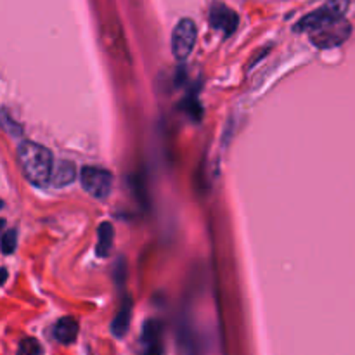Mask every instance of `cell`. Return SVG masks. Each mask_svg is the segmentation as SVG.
<instances>
[{
    "label": "cell",
    "instance_id": "cell-1",
    "mask_svg": "<svg viewBox=\"0 0 355 355\" xmlns=\"http://www.w3.org/2000/svg\"><path fill=\"white\" fill-rule=\"evenodd\" d=\"M17 159H19L21 170L30 184L37 187H45L52 180L54 158L45 146L23 141L17 146Z\"/></svg>",
    "mask_w": 355,
    "mask_h": 355
},
{
    "label": "cell",
    "instance_id": "cell-2",
    "mask_svg": "<svg viewBox=\"0 0 355 355\" xmlns=\"http://www.w3.org/2000/svg\"><path fill=\"white\" fill-rule=\"evenodd\" d=\"M349 0H329L324 6L319 9L312 10L307 16L302 17L297 24H295V31H314L318 28L324 26V24L333 23V21L343 19L347 9H349Z\"/></svg>",
    "mask_w": 355,
    "mask_h": 355
},
{
    "label": "cell",
    "instance_id": "cell-3",
    "mask_svg": "<svg viewBox=\"0 0 355 355\" xmlns=\"http://www.w3.org/2000/svg\"><path fill=\"white\" fill-rule=\"evenodd\" d=\"M350 35H352V24L343 17V19L333 21V23H328L324 26L318 28V30L311 31L309 38H311L314 47L333 49L349 40Z\"/></svg>",
    "mask_w": 355,
    "mask_h": 355
},
{
    "label": "cell",
    "instance_id": "cell-4",
    "mask_svg": "<svg viewBox=\"0 0 355 355\" xmlns=\"http://www.w3.org/2000/svg\"><path fill=\"white\" fill-rule=\"evenodd\" d=\"M198 30L196 24L189 17H184L175 24L172 31V54L173 58L184 61L193 52L194 44H196Z\"/></svg>",
    "mask_w": 355,
    "mask_h": 355
},
{
    "label": "cell",
    "instance_id": "cell-5",
    "mask_svg": "<svg viewBox=\"0 0 355 355\" xmlns=\"http://www.w3.org/2000/svg\"><path fill=\"white\" fill-rule=\"evenodd\" d=\"M82 187L97 200H104L110 196L113 187V175L107 170L97 168V166H83L80 172Z\"/></svg>",
    "mask_w": 355,
    "mask_h": 355
},
{
    "label": "cell",
    "instance_id": "cell-6",
    "mask_svg": "<svg viewBox=\"0 0 355 355\" xmlns=\"http://www.w3.org/2000/svg\"><path fill=\"white\" fill-rule=\"evenodd\" d=\"M210 24L215 28V30H220L225 37H231L232 33L236 31L239 24V16L227 7L225 3H214L210 9Z\"/></svg>",
    "mask_w": 355,
    "mask_h": 355
},
{
    "label": "cell",
    "instance_id": "cell-7",
    "mask_svg": "<svg viewBox=\"0 0 355 355\" xmlns=\"http://www.w3.org/2000/svg\"><path fill=\"white\" fill-rule=\"evenodd\" d=\"M163 324L156 319L148 321L142 329V345H144V352L142 355H165L163 349Z\"/></svg>",
    "mask_w": 355,
    "mask_h": 355
},
{
    "label": "cell",
    "instance_id": "cell-8",
    "mask_svg": "<svg viewBox=\"0 0 355 355\" xmlns=\"http://www.w3.org/2000/svg\"><path fill=\"white\" fill-rule=\"evenodd\" d=\"M76 335H78V322L73 318L66 315V318H61L54 326V336L59 343L62 345H69L76 340Z\"/></svg>",
    "mask_w": 355,
    "mask_h": 355
},
{
    "label": "cell",
    "instance_id": "cell-9",
    "mask_svg": "<svg viewBox=\"0 0 355 355\" xmlns=\"http://www.w3.org/2000/svg\"><path fill=\"white\" fill-rule=\"evenodd\" d=\"M113 241H114V229L110 222H103V224L97 227V246L96 253L101 259H107L111 255V250H113Z\"/></svg>",
    "mask_w": 355,
    "mask_h": 355
},
{
    "label": "cell",
    "instance_id": "cell-10",
    "mask_svg": "<svg viewBox=\"0 0 355 355\" xmlns=\"http://www.w3.org/2000/svg\"><path fill=\"white\" fill-rule=\"evenodd\" d=\"M130 319H132V302L130 298H127V300L121 304L116 318H114L113 322H111V331H113V335L116 336V338H123V336L127 335L128 326H130Z\"/></svg>",
    "mask_w": 355,
    "mask_h": 355
},
{
    "label": "cell",
    "instance_id": "cell-11",
    "mask_svg": "<svg viewBox=\"0 0 355 355\" xmlns=\"http://www.w3.org/2000/svg\"><path fill=\"white\" fill-rule=\"evenodd\" d=\"M76 177V168L71 162H66L61 159L58 162V165L54 166V172H52V186L54 187H66L69 184H73Z\"/></svg>",
    "mask_w": 355,
    "mask_h": 355
},
{
    "label": "cell",
    "instance_id": "cell-12",
    "mask_svg": "<svg viewBox=\"0 0 355 355\" xmlns=\"http://www.w3.org/2000/svg\"><path fill=\"white\" fill-rule=\"evenodd\" d=\"M17 355H44V350H42L40 343L35 338H24L19 343Z\"/></svg>",
    "mask_w": 355,
    "mask_h": 355
},
{
    "label": "cell",
    "instance_id": "cell-13",
    "mask_svg": "<svg viewBox=\"0 0 355 355\" xmlns=\"http://www.w3.org/2000/svg\"><path fill=\"white\" fill-rule=\"evenodd\" d=\"M16 245H17L16 231H7L6 234L2 236V252L6 253V255H10V253H14V250H16Z\"/></svg>",
    "mask_w": 355,
    "mask_h": 355
}]
</instances>
